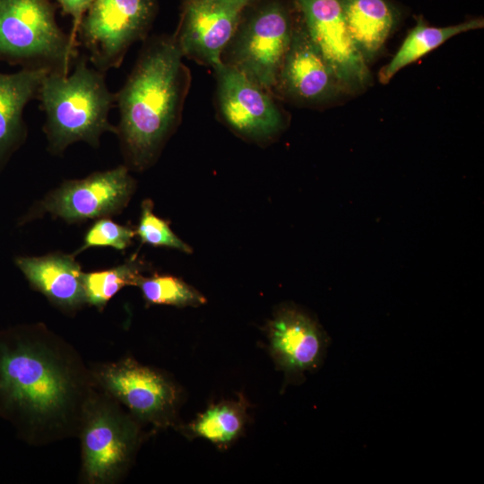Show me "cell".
Masks as SVG:
<instances>
[{
    "label": "cell",
    "instance_id": "1",
    "mask_svg": "<svg viewBox=\"0 0 484 484\" xmlns=\"http://www.w3.org/2000/svg\"><path fill=\"white\" fill-rule=\"evenodd\" d=\"M95 389L78 350L45 324L0 329V419L27 445L77 437Z\"/></svg>",
    "mask_w": 484,
    "mask_h": 484
},
{
    "label": "cell",
    "instance_id": "6",
    "mask_svg": "<svg viewBox=\"0 0 484 484\" xmlns=\"http://www.w3.org/2000/svg\"><path fill=\"white\" fill-rule=\"evenodd\" d=\"M90 370L96 389L119 402L141 425L166 428L177 424L180 391L166 374L132 357L93 363Z\"/></svg>",
    "mask_w": 484,
    "mask_h": 484
},
{
    "label": "cell",
    "instance_id": "9",
    "mask_svg": "<svg viewBox=\"0 0 484 484\" xmlns=\"http://www.w3.org/2000/svg\"><path fill=\"white\" fill-rule=\"evenodd\" d=\"M134 180L125 165L67 180L31 207L19 220L23 225L44 213L68 223L110 217L128 203Z\"/></svg>",
    "mask_w": 484,
    "mask_h": 484
},
{
    "label": "cell",
    "instance_id": "12",
    "mask_svg": "<svg viewBox=\"0 0 484 484\" xmlns=\"http://www.w3.org/2000/svg\"><path fill=\"white\" fill-rule=\"evenodd\" d=\"M213 68L220 113L234 131L249 138L266 139L281 129V113L268 91L223 62Z\"/></svg>",
    "mask_w": 484,
    "mask_h": 484
},
{
    "label": "cell",
    "instance_id": "4",
    "mask_svg": "<svg viewBox=\"0 0 484 484\" xmlns=\"http://www.w3.org/2000/svg\"><path fill=\"white\" fill-rule=\"evenodd\" d=\"M79 48L58 25L49 0H0V62L68 74Z\"/></svg>",
    "mask_w": 484,
    "mask_h": 484
},
{
    "label": "cell",
    "instance_id": "24",
    "mask_svg": "<svg viewBox=\"0 0 484 484\" xmlns=\"http://www.w3.org/2000/svg\"><path fill=\"white\" fill-rule=\"evenodd\" d=\"M63 12L72 18L71 35L76 39L77 30L83 14L93 0H56ZM78 41V40H77Z\"/></svg>",
    "mask_w": 484,
    "mask_h": 484
},
{
    "label": "cell",
    "instance_id": "19",
    "mask_svg": "<svg viewBox=\"0 0 484 484\" xmlns=\"http://www.w3.org/2000/svg\"><path fill=\"white\" fill-rule=\"evenodd\" d=\"M247 407L243 395H239L238 401L212 404L181 429L188 436L207 439L220 448L228 447L245 428L248 420Z\"/></svg>",
    "mask_w": 484,
    "mask_h": 484
},
{
    "label": "cell",
    "instance_id": "16",
    "mask_svg": "<svg viewBox=\"0 0 484 484\" xmlns=\"http://www.w3.org/2000/svg\"><path fill=\"white\" fill-rule=\"evenodd\" d=\"M46 73L24 68L12 73L0 72V171L26 140L24 108L37 99Z\"/></svg>",
    "mask_w": 484,
    "mask_h": 484
},
{
    "label": "cell",
    "instance_id": "22",
    "mask_svg": "<svg viewBox=\"0 0 484 484\" xmlns=\"http://www.w3.org/2000/svg\"><path fill=\"white\" fill-rule=\"evenodd\" d=\"M152 208L151 200L143 202L141 216L135 230L141 241L155 246H167L191 253L192 248L171 230L168 221L153 213Z\"/></svg>",
    "mask_w": 484,
    "mask_h": 484
},
{
    "label": "cell",
    "instance_id": "23",
    "mask_svg": "<svg viewBox=\"0 0 484 484\" xmlns=\"http://www.w3.org/2000/svg\"><path fill=\"white\" fill-rule=\"evenodd\" d=\"M135 235V230L116 223L108 217L98 219L87 230L81 247L73 252L75 256L94 246H111L123 251L128 247Z\"/></svg>",
    "mask_w": 484,
    "mask_h": 484
},
{
    "label": "cell",
    "instance_id": "3",
    "mask_svg": "<svg viewBox=\"0 0 484 484\" xmlns=\"http://www.w3.org/2000/svg\"><path fill=\"white\" fill-rule=\"evenodd\" d=\"M37 99L45 114L43 131L53 154L78 142L98 147L104 133L116 134V125L108 120L115 93L105 73L90 66L85 55H80L68 74L47 73Z\"/></svg>",
    "mask_w": 484,
    "mask_h": 484
},
{
    "label": "cell",
    "instance_id": "10",
    "mask_svg": "<svg viewBox=\"0 0 484 484\" xmlns=\"http://www.w3.org/2000/svg\"><path fill=\"white\" fill-rule=\"evenodd\" d=\"M312 41L320 50L344 92H359L370 82V73L357 49L341 0H294Z\"/></svg>",
    "mask_w": 484,
    "mask_h": 484
},
{
    "label": "cell",
    "instance_id": "8",
    "mask_svg": "<svg viewBox=\"0 0 484 484\" xmlns=\"http://www.w3.org/2000/svg\"><path fill=\"white\" fill-rule=\"evenodd\" d=\"M293 28L285 5L269 2L238 25L224 50L229 51L228 59L222 62L270 91L275 88Z\"/></svg>",
    "mask_w": 484,
    "mask_h": 484
},
{
    "label": "cell",
    "instance_id": "7",
    "mask_svg": "<svg viewBox=\"0 0 484 484\" xmlns=\"http://www.w3.org/2000/svg\"><path fill=\"white\" fill-rule=\"evenodd\" d=\"M155 5L156 0H93L76 34L89 63L104 73L118 68L129 48L145 39Z\"/></svg>",
    "mask_w": 484,
    "mask_h": 484
},
{
    "label": "cell",
    "instance_id": "15",
    "mask_svg": "<svg viewBox=\"0 0 484 484\" xmlns=\"http://www.w3.org/2000/svg\"><path fill=\"white\" fill-rule=\"evenodd\" d=\"M14 264L30 288L64 313L73 315L86 305L83 272L73 255L17 256Z\"/></svg>",
    "mask_w": 484,
    "mask_h": 484
},
{
    "label": "cell",
    "instance_id": "18",
    "mask_svg": "<svg viewBox=\"0 0 484 484\" xmlns=\"http://www.w3.org/2000/svg\"><path fill=\"white\" fill-rule=\"evenodd\" d=\"M484 26L483 18H473L448 27L428 26L419 17L391 61L379 72V81L385 84L403 67L438 48L448 39Z\"/></svg>",
    "mask_w": 484,
    "mask_h": 484
},
{
    "label": "cell",
    "instance_id": "21",
    "mask_svg": "<svg viewBox=\"0 0 484 484\" xmlns=\"http://www.w3.org/2000/svg\"><path fill=\"white\" fill-rule=\"evenodd\" d=\"M150 305H169L178 307H198L206 298L181 279L172 275L142 276L136 285Z\"/></svg>",
    "mask_w": 484,
    "mask_h": 484
},
{
    "label": "cell",
    "instance_id": "17",
    "mask_svg": "<svg viewBox=\"0 0 484 484\" xmlns=\"http://www.w3.org/2000/svg\"><path fill=\"white\" fill-rule=\"evenodd\" d=\"M351 39L366 62L384 47L394 29L398 13L387 0H341Z\"/></svg>",
    "mask_w": 484,
    "mask_h": 484
},
{
    "label": "cell",
    "instance_id": "5",
    "mask_svg": "<svg viewBox=\"0 0 484 484\" xmlns=\"http://www.w3.org/2000/svg\"><path fill=\"white\" fill-rule=\"evenodd\" d=\"M144 437L142 425L119 402L95 389L85 404L77 435L81 446L79 482L121 481Z\"/></svg>",
    "mask_w": 484,
    "mask_h": 484
},
{
    "label": "cell",
    "instance_id": "13",
    "mask_svg": "<svg viewBox=\"0 0 484 484\" xmlns=\"http://www.w3.org/2000/svg\"><path fill=\"white\" fill-rule=\"evenodd\" d=\"M270 353L288 382H300L306 371L324 360L329 338L319 324L296 307L280 308L267 328Z\"/></svg>",
    "mask_w": 484,
    "mask_h": 484
},
{
    "label": "cell",
    "instance_id": "14",
    "mask_svg": "<svg viewBox=\"0 0 484 484\" xmlns=\"http://www.w3.org/2000/svg\"><path fill=\"white\" fill-rule=\"evenodd\" d=\"M274 90L305 103H321L344 92L333 69L312 41L301 19L293 28L290 47Z\"/></svg>",
    "mask_w": 484,
    "mask_h": 484
},
{
    "label": "cell",
    "instance_id": "11",
    "mask_svg": "<svg viewBox=\"0 0 484 484\" xmlns=\"http://www.w3.org/2000/svg\"><path fill=\"white\" fill-rule=\"evenodd\" d=\"M255 0H186L174 36L183 56L215 67L244 11Z\"/></svg>",
    "mask_w": 484,
    "mask_h": 484
},
{
    "label": "cell",
    "instance_id": "2",
    "mask_svg": "<svg viewBox=\"0 0 484 484\" xmlns=\"http://www.w3.org/2000/svg\"><path fill=\"white\" fill-rule=\"evenodd\" d=\"M182 57L174 36L151 39L115 93L116 134L128 169L151 165L177 124L187 89Z\"/></svg>",
    "mask_w": 484,
    "mask_h": 484
},
{
    "label": "cell",
    "instance_id": "20",
    "mask_svg": "<svg viewBox=\"0 0 484 484\" xmlns=\"http://www.w3.org/2000/svg\"><path fill=\"white\" fill-rule=\"evenodd\" d=\"M142 276L141 263L134 258L109 269L83 272L86 305L102 311L116 294L126 286H136Z\"/></svg>",
    "mask_w": 484,
    "mask_h": 484
}]
</instances>
